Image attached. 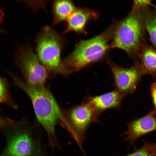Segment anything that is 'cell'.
<instances>
[{"label":"cell","instance_id":"1","mask_svg":"<svg viewBox=\"0 0 156 156\" xmlns=\"http://www.w3.org/2000/svg\"><path fill=\"white\" fill-rule=\"evenodd\" d=\"M116 23L114 21L100 34L78 42L73 52L62 60L65 75L80 70L106 57Z\"/></svg>","mask_w":156,"mask_h":156},{"label":"cell","instance_id":"2","mask_svg":"<svg viewBox=\"0 0 156 156\" xmlns=\"http://www.w3.org/2000/svg\"><path fill=\"white\" fill-rule=\"evenodd\" d=\"M8 73L12 79L13 85L24 91L30 98L36 118L50 139L55 137V128L58 121L62 122L68 127L66 119L56 101L51 93L44 86H30L16 74L10 72Z\"/></svg>","mask_w":156,"mask_h":156},{"label":"cell","instance_id":"3","mask_svg":"<svg viewBox=\"0 0 156 156\" xmlns=\"http://www.w3.org/2000/svg\"><path fill=\"white\" fill-rule=\"evenodd\" d=\"M132 7L124 19L117 21L115 31L110 44V49L117 48L125 51L130 56L139 54L144 44L143 41L145 15L148 7Z\"/></svg>","mask_w":156,"mask_h":156},{"label":"cell","instance_id":"4","mask_svg":"<svg viewBox=\"0 0 156 156\" xmlns=\"http://www.w3.org/2000/svg\"><path fill=\"white\" fill-rule=\"evenodd\" d=\"M63 42L61 36L51 27L44 26L36 40L37 56L46 69L64 75L61 55Z\"/></svg>","mask_w":156,"mask_h":156},{"label":"cell","instance_id":"5","mask_svg":"<svg viewBox=\"0 0 156 156\" xmlns=\"http://www.w3.org/2000/svg\"><path fill=\"white\" fill-rule=\"evenodd\" d=\"M67 114L68 130L84 154L82 146L86 132L91 124L98 122L99 115L86 99L81 103L70 109Z\"/></svg>","mask_w":156,"mask_h":156},{"label":"cell","instance_id":"6","mask_svg":"<svg viewBox=\"0 0 156 156\" xmlns=\"http://www.w3.org/2000/svg\"><path fill=\"white\" fill-rule=\"evenodd\" d=\"M16 60L26 83L33 86H44L48 75L47 70L31 49L27 47L20 49Z\"/></svg>","mask_w":156,"mask_h":156},{"label":"cell","instance_id":"7","mask_svg":"<svg viewBox=\"0 0 156 156\" xmlns=\"http://www.w3.org/2000/svg\"><path fill=\"white\" fill-rule=\"evenodd\" d=\"M112 74L116 90L125 95L135 90L141 76L143 75L139 63L129 68L120 67L107 60Z\"/></svg>","mask_w":156,"mask_h":156},{"label":"cell","instance_id":"8","mask_svg":"<svg viewBox=\"0 0 156 156\" xmlns=\"http://www.w3.org/2000/svg\"><path fill=\"white\" fill-rule=\"evenodd\" d=\"M127 125V130L122 135L127 136L125 140L133 144L139 138L156 130L155 112L151 111L145 116L130 122Z\"/></svg>","mask_w":156,"mask_h":156},{"label":"cell","instance_id":"9","mask_svg":"<svg viewBox=\"0 0 156 156\" xmlns=\"http://www.w3.org/2000/svg\"><path fill=\"white\" fill-rule=\"evenodd\" d=\"M99 16L98 12L95 10L85 8H77L66 20V27L64 33L73 31L86 34L85 28L87 23L97 19Z\"/></svg>","mask_w":156,"mask_h":156},{"label":"cell","instance_id":"10","mask_svg":"<svg viewBox=\"0 0 156 156\" xmlns=\"http://www.w3.org/2000/svg\"><path fill=\"white\" fill-rule=\"evenodd\" d=\"M35 147L30 136L27 133L20 132L14 135L9 141L6 156H31Z\"/></svg>","mask_w":156,"mask_h":156},{"label":"cell","instance_id":"11","mask_svg":"<svg viewBox=\"0 0 156 156\" xmlns=\"http://www.w3.org/2000/svg\"><path fill=\"white\" fill-rule=\"evenodd\" d=\"M125 96L116 89L100 95L89 96L86 99L92 105L99 115L108 109H119Z\"/></svg>","mask_w":156,"mask_h":156},{"label":"cell","instance_id":"12","mask_svg":"<svg viewBox=\"0 0 156 156\" xmlns=\"http://www.w3.org/2000/svg\"><path fill=\"white\" fill-rule=\"evenodd\" d=\"M140 67L143 74L156 75V49L144 44L138 54Z\"/></svg>","mask_w":156,"mask_h":156},{"label":"cell","instance_id":"13","mask_svg":"<svg viewBox=\"0 0 156 156\" xmlns=\"http://www.w3.org/2000/svg\"><path fill=\"white\" fill-rule=\"evenodd\" d=\"M73 3L70 0H55L52 7L53 24L55 25L66 21L76 9Z\"/></svg>","mask_w":156,"mask_h":156},{"label":"cell","instance_id":"14","mask_svg":"<svg viewBox=\"0 0 156 156\" xmlns=\"http://www.w3.org/2000/svg\"><path fill=\"white\" fill-rule=\"evenodd\" d=\"M144 25L151 42L156 49V8H147L145 13Z\"/></svg>","mask_w":156,"mask_h":156},{"label":"cell","instance_id":"15","mask_svg":"<svg viewBox=\"0 0 156 156\" xmlns=\"http://www.w3.org/2000/svg\"><path fill=\"white\" fill-rule=\"evenodd\" d=\"M9 88L8 80L0 74V104L11 109H16L17 106L11 95Z\"/></svg>","mask_w":156,"mask_h":156},{"label":"cell","instance_id":"16","mask_svg":"<svg viewBox=\"0 0 156 156\" xmlns=\"http://www.w3.org/2000/svg\"><path fill=\"white\" fill-rule=\"evenodd\" d=\"M125 156H156L153 143L145 142L141 148Z\"/></svg>","mask_w":156,"mask_h":156},{"label":"cell","instance_id":"17","mask_svg":"<svg viewBox=\"0 0 156 156\" xmlns=\"http://www.w3.org/2000/svg\"><path fill=\"white\" fill-rule=\"evenodd\" d=\"M151 4V0H135L133 1L132 7L137 8H143L149 6Z\"/></svg>","mask_w":156,"mask_h":156},{"label":"cell","instance_id":"18","mask_svg":"<svg viewBox=\"0 0 156 156\" xmlns=\"http://www.w3.org/2000/svg\"><path fill=\"white\" fill-rule=\"evenodd\" d=\"M150 91L153 103L156 113V82L152 83L150 86Z\"/></svg>","mask_w":156,"mask_h":156},{"label":"cell","instance_id":"19","mask_svg":"<svg viewBox=\"0 0 156 156\" xmlns=\"http://www.w3.org/2000/svg\"><path fill=\"white\" fill-rule=\"evenodd\" d=\"M13 123L12 120L0 116V127H2Z\"/></svg>","mask_w":156,"mask_h":156},{"label":"cell","instance_id":"20","mask_svg":"<svg viewBox=\"0 0 156 156\" xmlns=\"http://www.w3.org/2000/svg\"><path fill=\"white\" fill-rule=\"evenodd\" d=\"M4 17L5 15L3 10L0 7V29L3 23Z\"/></svg>","mask_w":156,"mask_h":156},{"label":"cell","instance_id":"21","mask_svg":"<svg viewBox=\"0 0 156 156\" xmlns=\"http://www.w3.org/2000/svg\"><path fill=\"white\" fill-rule=\"evenodd\" d=\"M153 144L154 151L156 154V143H153Z\"/></svg>","mask_w":156,"mask_h":156}]
</instances>
